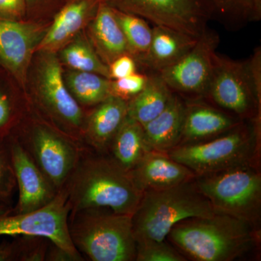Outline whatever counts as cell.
<instances>
[{
	"label": "cell",
	"mask_w": 261,
	"mask_h": 261,
	"mask_svg": "<svg viewBox=\"0 0 261 261\" xmlns=\"http://www.w3.org/2000/svg\"><path fill=\"white\" fill-rule=\"evenodd\" d=\"M48 54L39 72L36 103L53 122L51 126L82 143L86 113L65 84L58 58L53 53Z\"/></svg>",
	"instance_id": "30bf717a"
},
{
	"label": "cell",
	"mask_w": 261,
	"mask_h": 261,
	"mask_svg": "<svg viewBox=\"0 0 261 261\" xmlns=\"http://www.w3.org/2000/svg\"><path fill=\"white\" fill-rule=\"evenodd\" d=\"M219 43V34L207 28L192 49L158 74L173 93L185 100L202 99L212 75Z\"/></svg>",
	"instance_id": "7c38bea8"
},
{
	"label": "cell",
	"mask_w": 261,
	"mask_h": 261,
	"mask_svg": "<svg viewBox=\"0 0 261 261\" xmlns=\"http://www.w3.org/2000/svg\"><path fill=\"white\" fill-rule=\"evenodd\" d=\"M185 112V99L173 93L166 109L142 126L149 150L168 153L179 145Z\"/></svg>",
	"instance_id": "ffe728a7"
},
{
	"label": "cell",
	"mask_w": 261,
	"mask_h": 261,
	"mask_svg": "<svg viewBox=\"0 0 261 261\" xmlns=\"http://www.w3.org/2000/svg\"><path fill=\"white\" fill-rule=\"evenodd\" d=\"M63 62L79 71L91 72L110 79L109 68L88 43L75 41L62 51Z\"/></svg>",
	"instance_id": "4316f807"
},
{
	"label": "cell",
	"mask_w": 261,
	"mask_h": 261,
	"mask_svg": "<svg viewBox=\"0 0 261 261\" xmlns=\"http://www.w3.org/2000/svg\"><path fill=\"white\" fill-rule=\"evenodd\" d=\"M68 229L75 248L92 261H135L132 215L108 208L70 213Z\"/></svg>",
	"instance_id": "277c9868"
},
{
	"label": "cell",
	"mask_w": 261,
	"mask_h": 261,
	"mask_svg": "<svg viewBox=\"0 0 261 261\" xmlns=\"http://www.w3.org/2000/svg\"><path fill=\"white\" fill-rule=\"evenodd\" d=\"M18 112L14 98L0 88V138L8 137L14 130Z\"/></svg>",
	"instance_id": "1f68e13d"
},
{
	"label": "cell",
	"mask_w": 261,
	"mask_h": 261,
	"mask_svg": "<svg viewBox=\"0 0 261 261\" xmlns=\"http://www.w3.org/2000/svg\"><path fill=\"white\" fill-rule=\"evenodd\" d=\"M91 32L99 56L108 66L118 57L130 55L126 37L117 21L113 8L103 0H101L94 14Z\"/></svg>",
	"instance_id": "44dd1931"
},
{
	"label": "cell",
	"mask_w": 261,
	"mask_h": 261,
	"mask_svg": "<svg viewBox=\"0 0 261 261\" xmlns=\"http://www.w3.org/2000/svg\"><path fill=\"white\" fill-rule=\"evenodd\" d=\"M129 173L142 193L169 188L196 177L191 170L169 154L155 150L147 151Z\"/></svg>",
	"instance_id": "e0dca14e"
},
{
	"label": "cell",
	"mask_w": 261,
	"mask_h": 261,
	"mask_svg": "<svg viewBox=\"0 0 261 261\" xmlns=\"http://www.w3.org/2000/svg\"><path fill=\"white\" fill-rule=\"evenodd\" d=\"M213 19L238 31L261 19V0H204Z\"/></svg>",
	"instance_id": "cb8c5ba5"
},
{
	"label": "cell",
	"mask_w": 261,
	"mask_h": 261,
	"mask_svg": "<svg viewBox=\"0 0 261 261\" xmlns=\"http://www.w3.org/2000/svg\"><path fill=\"white\" fill-rule=\"evenodd\" d=\"M214 214L210 202L197 187L195 178L169 188L144 192L132 215L135 240L163 241L179 221Z\"/></svg>",
	"instance_id": "3957f363"
},
{
	"label": "cell",
	"mask_w": 261,
	"mask_h": 261,
	"mask_svg": "<svg viewBox=\"0 0 261 261\" xmlns=\"http://www.w3.org/2000/svg\"><path fill=\"white\" fill-rule=\"evenodd\" d=\"M145 88L128 102V116L142 126L163 112L173 93L158 73H149Z\"/></svg>",
	"instance_id": "7402d4cb"
},
{
	"label": "cell",
	"mask_w": 261,
	"mask_h": 261,
	"mask_svg": "<svg viewBox=\"0 0 261 261\" xmlns=\"http://www.w3.org/2000/svg\"><path fill=\"white\" fill-rule=\"evenodd\" d=\"M64 188L70 213L108 208L133 215L143 194L130 173L109 154L98 153L84 145Z\"/></svg>",
	"instance_id": "6da1fadb"
},
{
	"label": "cell",
	"mask_w": 261,
	"mask_h": 261,
	"mask_svg": "<svg viewBox=\"0 0 261 261\" xmlns=\"http://www.w3.org/2000/svg\"><path fill=\"white\" fill-rule=\"evenodd\" d=\"M138 64L130 55H123L117 58L109 65L110 80H116L128 76L137 72Z\"/></svg>",
	"instance_id": "d6a6232c"
},
{
	"label": "cell",
	"mask_w": 261,
	"mask_h": 261,
	"mask_svg": "<svg viewBox=\"0 0 261 261\" xmlns=\"http://www.w3.org/2000/svg\"><path fill=\"white\" fill-rule=\"evenodd\" d=\"M17 189L8 137L0 138V202L11 205Z\"/></svg>",
	"instance_id": "f546056e"
},
{
	"label": "cell",
	"mask_w": 261,
	"mask_h": 261,
	"mask_svg": "<svg viewBox=\"0 0 261 261\" xmlns=\"http://www.w3.org/2000/svg\"><path fill=\"white\" fill-rule=\"evenodd\" d=\"M37 25L0 19V62L20 83H24L33 53L42 39Z\"/></svg>",
	"instance_id": "5bb4252c"
},
{
	"label": "cell",
	"mask_w": 261,
	"mask_h": 261,
	"mask_svg": "<svg viewBox=\"0 0 261 261\" xmlns=\"http://www.w3.org/2000/svg\"><path fill=\"white\" fill-rule=\"evenodd\" d=\"M29 1H30V0H29Z\"/></svg>",
	"instance_id": "8d00e7d4"
},
{
	"label": "cell",
	"mask_w": 261,
	"mask_h": 261,
	"mask_svg": "<svg viewBox=\"0 0 261 261\" xmlns=\"http://www.w3.org/2000/svg\"><path fill=\"white\" fill-rule=\"evenodd\" d=\"M60 191L74 168L84 145L44 121L33 120L11 135Z\"/></svg>",
	"instance_id": "ba28073f"
},
{
	"label": "cell",
	"mask_w": 261,
	"mask_h": 261,
	"mask_svg": "<svg viewBox=\"0 0 261 261\" xmlns=\"http://www.w3.org/2000/svg\"><path fill=\"white\" fill-rule=\"evenodd\" d=\"M185 101V117L178 145L210 140L245 121L203 99Z\"/></svg>",
	"instance_id": "9a60e30c"
},
{
	"label": "cell",
	"mask_w": 261,
	"mask_h": 261,
	"mask_svg": "<svg viewBox=\"0 0 261 261\" xmlns=\"http://www.w3.org/2000/svg\"><path fill=\"white\" fill-rule=\"evenodd\" d=\"M118 24L123 31L128 43L132 56L137 64L144 59L152 37V28L147 20L137 15L125 13L113 8Z\"/></svg>",
	"instance_id": "484cf974"
},
{
	"label": "cell",
	"mask_w": 261,
	"mask_h": 261,
	"mask_svg": "<svg viewBox=\"0 0 261 261\" xmlns=\"http://www.w3.org/2000/svg\"><path fill=\"white\" fill-rule=\"evenodd\" d=\"M18 189V200L10 214H23L44 207L54 200L58 190L36 166L18 141L8 137Z\"/></svg>",
	"instance_id": "4fadbf2b"
},
{
	"label": "cell",
	"mask_w": 261,
	"mask_h": 261,
	"mask_svg": "<svg viewBox=\"0 0 261 261\" xmlns=\"http://www.w3.org/2000/svg\"><path fill=\"white\" fill-rule=\"evenodd\" d=\"M196 184L215 213L259 226L261 217L260 165L246 164L197 176Z\"/></svg>",
	"instance_id": "52a82bcc"
},
{
	"label": "cell",
	"mask_w": 261,
	"mask_h": 261,
	"mask_svg": "<svg viewBox=\"0 0 261 261\" xmlns=\"http://www.w3.org/2000/svg\"><path fill=\"white\" fill-rule=\"evenodd\" d=\"M203 100L242 121L261 118V49L245 61L216 53Z\"/></svg>",
	"instance_id": "8992f818"
},
{
	"label": "cell",
	"mask_w": 261,
	"mask_h": 261,
	"mask_svg": "<svg viewBox=\"0 0 261 261\" xmlns=\"http://www.w3.org/2000/svg\"><path fill=\"white\" fill-rule=\"evenodd\" d=\"M13 206L0 202V216L10 214L12 210H13Z\"/></svg>",
	"instance_id": "d590c367"
},
{
	"label": "cell",
	"mask_w": 261,
	"mask_h": 261,
	"mask_svg": "<svg viewBox=\"0 0 261 261\" xmlns=\"http://www.w3.org/2000/svg\"><path fill=\"white\" fill-rule=\"evenodd\" d=\"M11 242L0 244V261H32L39 252V238L17 236Z\"/></svg>",
	"instance_id": "f1b7e54d"
},
{
	"label": "cell",
	"mask_w": 261,
	"mask_h": 261,
	"mask_svg": "<svg viewBox=\"0 0 261 261\" xmlns=\"http://www.w3.org/2000/svg\"><path fill=\"white\" fill-rule=\"evenodd\" d=\"M128 116V102L110 96L86 114L82 143L94 152L108 154L111 142Z\"/></svg>",
	"instance_id": "2e32d148"
},
{
	"label": "cell",
	"mask_w": 261,
	"mask_h": 261,
	"mask_svg": "<svg viewBox=\"0 0 261 261\" xmlns=\"http://www.w3.org/2000/svg\"><path fill=\"white\" fill-rule=\"evenodd\" d=\"M261 118L245 121L200 143L178 145L168 152L196 176L246 164L260 165Z\"/></svg>",
	"instance_id": "5b68a950"
},
{
	"label": "cell",
	"mask_w": 261,
	"mask_h": 261,
	"mask_svg": "<svg viewBox=\"0 0 261 261\" xmlns=\"http://www.w3.org/2000/svg\"><path fill=\"white\" fill-rule=\"evenodd\" d=\"M136 241V261H185L183 255L166 240L142 239Z\"/></svg>",
	"instance_id": "83f0119b"
},
{
	"label": "cell",
	"mask_w": 261,
	"mask_h": 261,
	"mask_svg": "<svg viewBox=\"0 0 261 261\" xmlns=\"http://www.w3.org/2000/svg\"><path fill=\"white\" fill-rule=\"evenodd\" d=\"M111 8L130 13L194 38L212 20L204 0H103Z\"/></svg>",
	"instance_id": "8fae6325"
},
{
	"label": "cell",
	"mask_w": 261,
	"mask_h": 261,
	"mask_svg": "<svg viewBox=\"0 0 261 261\" xmlns=\"http://www.w3.org/2000/svg\"><path fill=\"white\" fill-rule=\"evenodd\" d=\"M147 77V73L136 72L119 80H111V96L128 102L145 88Z\"/></svg>",
	"instance_id": "4dcf8cb0"
},
{
	"label": "cell",
	"mask_w": 261,
	"mask_h": 261,
	"mask_svg": "<svg viewBox=\"0 0 261 261\" xmlns=\"http://www.w3.org/2000/svg\"><path fill=\"white\" fill-rule=\"evenodd\" d=\"M197 39L167 27L154 25L150 45L140 65L147 73H159L185 56Z\"/></svg>",
	"instance_id": "d6986e66"
},
{
	"label": "cell",
	"mask_w": 261,
	"mask_h": 261,
	"mask_svg": "<svg viewBox=\"0 0 261 261\" xmlns=\"http://www.w3.org/2000/svg\"><path fill=\"white\" fill-rule=\"evenodd\" d=\"M24 8V0H0V17L13 20L23 14Z\"/></svg>",
	"instance_id": "836d02e7"
},
{
	"label": "cell",
	"mask_w": 261,
	"mask_h": 261,
	"mask_svg": "<svg viewBox=\"0 0 261 261\" xmlns=\"http://www.w3.org/2000/svg\"><path fill=\"white\" fill-rule=\"evenodd\" d=\"M149 150L142 125L127 116L111 142L108 154L129 172Z\"/></svg>",
	"instance_id": "603a6c76"
},
{
	"label": "cell",
	"mask_w": 261,
	"mask_h": 261,
	"mask_svg": "<svg viewBox=\"0 0 261 261\" xmlns=\"http://www.w3.org/2000/svg\"><path fill=\"white\" fill-rule=\"evenodd\" d=\"M70 207L63 187L54 200L37 210L0 216V237L33 236L47 239L75 257L84 260L75 248L68 229Z\"/></svg>",
	"instance_id": "9c48e42d"
},
{
	"label": "cell",
	"mask_w": 261,
	"mask_h": 261,
	"mask_svg": "<svg viewBox=\"0 0 261 261\" xmlns=\"http://www.w3.org/2000/svg\"><path fill=\"white\" fill-rule=\"evenodd\" d=\"M45 260L48 261H76L75 257L55 244L50 243L46 254Z\"/></svg>",
	"instance_id": "e575fe53"
},
{
	"label": "cell",
	"mask_w": 261,
	"mask_h": 261,
	"mask_svg": "<svg viewBox=\"0 0 261 261\" xmlns=\"http://www.w3.org/2000/svg\"><path fill=\"white\" fill-rule=\"evenodd\" d=\"M101 0H75L64 7L43 35L37 49L53 53L83 28L97 11Z\"/></svg>",
	"instance_id": "ac0fdd59"
},
{
	"label": "cell",
	"mask_w": 261,
	"mask_h": 261,
	"mask_svg": "<svg viewBox=\"0 0 261 261\" xmlns=\"http://www.w3.org/2000/svg\"><path fill=\"white\" fill-rule=\"evenodd\" d=\"M166 238L186 259L231 261L258 247L260 229L247 221L216 213L179 221Z\"/></svg>",
	"instance_id": "7a4b0ae2"
},
{
	"label": "cell",
	"mask_w": 261,
	"mask_h": 261,
	"mask_svg": "<svg viewBox=\"0 0 261 261\" xmlns=\"http://www.w3.org/2000/svg\"><path fill=\"white\" fill-rule=\"evenodd\" d=\"M66 83L82 108H93L111 96V80L97 73L74 70L67 75Z\"/></svg>",
	"instance_id": "d4e9b609"
}]
</instances>
